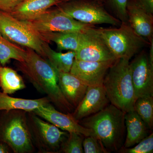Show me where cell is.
Listing matches in <instances>:
<instances>
[{
    "label": "cell",
    "instance_id": "cell-1",
    "mask_svg": "<svg viewBox=\"0 0 153 153\" xmlns=\"http://www.w3.org/2000/svg\"><path fill=\"white\" fill-rule=\"evenodd\" d=\"M26 50L25 60L17 63L18 69L38 91L47 95L57 109L64 113H72L74 108L60 90L57 71L33 49L26 48Z\"/></svg>",
    "mask_w": 153,
    "mask_h": 153
},
{
    "label": "cell",
    "instance_id": "cell-2",
    "mask_svg": "<svg viewBox=\"0 0 153 153\" xmlns=\"http://www.w3.org/2000/svg\"><path fill=\"white\" fill-rule=\"evenodd\" d=\"M126 112L108 104L95 114L81 120V125L91 129L108 152H118L126 138Z\"/></svg>",
    "mask_w": 153,
    "mask_h": 153
},
{
    "label": "cell",
    "instance_id": "cell-3",
    "mask_svg": "<svg viewBox=\"0 0 153 153\" xmlns=\"http://www.w3.org/2000/svg\"><path fill=\"white\" fill-rule=\"evenodd\" d=\"M103 85L111 104L126 113L134 110L137 98L129 60L120 58L116 60L105 75Z\"/></svg>",
    "mask_w": 153,
    "mask_h": 153
},
{
    "label": "cell",
    "instance_id": "cell-4",
    "mask_svg": "<svg viewBox=\"0 0 153 153\" xmlns=\"http://www.w3.org/2000/svg\"><path fill=\"white\" fill-rule=\"evenodd\" d=\"M26 113L20 110L6 111L0 122V141L14 153H32L34 150Z\"/></svg>",
    "mask_w": 153,
    "mask_h": 153
},
{
    "label": "cell",
    "instance_id": "cell-5",
    "mask_svg": "<svg viewBox=\"0 0 153 153\" xmlns=\"http://www.w3.org/2000/svg\"><path fill=\"white\" fill-rule=\"evenodd\" d=\"M117 59L130 60L150 43L138 35L128 22H121L117 28H96Z\"/></svg>",
    "mask_w": 153,
    "mask_h": 153
},
{
    "label": "cell",
    "instance_id": "cell-6",
    "mask_svg": "<svg viewBox=\"0 0 153 153\" xmlns=\"http://www.w3.org/2000/svg\"><path fill=\"white\" fill-rule=\"evenodd\" d=\"M105 5L97 0H73L55 6L67 16L82 23L94 26L108 24L119 27L121 22L108 13Z\"/></svg>",
    "mask_w": 153,
    "mask_h": 153
},
{
    "label": "cell",
    "instance_id": "cell-7",
    "mask_svg": "<svg viewBox=\"0 0 153 153\" xmlns=\"http://www.w3.org/2000/svg\"><path fill=\"white\" fill-rule=\"evenodd\" d=\"M0 33L12 43L30 48L44 58V40L24 21L0 11Z\"/></svg>",
    "mask_w": 153,
    "mask_h": 153
},
{
    "label": "cell",
    "instance_id": "cell-8",
    "mask_svg": "<svg viewBox=\"0 0 153 153\" xmlns=\"http://www.w3.org/2000/svg\"><path fill=\"white\" fill-rule=\"evenodd\" d=\"M25 22L39 36L54 32H83L88 28L95 27L94 25L76 21L56 7L55 9H49L34 19Z\"/></svg>",
    "mask_w": 153,
    "mask_h": 153
},
{
    "label": "cell",
    "instance_id": "cell-9",
    "mask_svg": "<svg viewBox=\"0 0 153 153\" xmlns=\"http://www.w3.org/2000/svg\"><path fill=\"white\" fill-rule=\"evenodd\" d=\"M27 120L33 142L44 152H56L68 132L45 121L33 112H28Z\"/></svg>",
    "mask_w": 153,
    "mask_h": 153
},
{
    "label": "cell",
    "instance_id": "cell-10",
    "mask_svg": "<svg viewBox=\"0 0 153 153\" xmlns=\"http://www.w3.org/2000/svg\"><path fill=\"white\" fill-rule=\"evenodd\" d=\"M96 28H89L83 32L82 44L75 52V59L88 62L117 60Z\"/></svg>",
    "mask_w": 153,
    "mask_h": 153
},
{
    "label": "cell",
    "instance_id": "cell-11",
    "mask_svg": "<svg viewBox=\"0 0 153 153\" xmlns=\"http://www.w3.org/2000/svg\"><path fill=\"white\" fill-rule=\"evenodd\" d=\"M132 81L137 99L153 96V65L145 50L138 53L130 63Z\"/></svg>",
    "mask_w": 153,
    "mask_h": 153
},
{
    "label": "cell",
    "instance_id": "cell-12",
    "mask_svg": "<svg viewBox=\"0 0 153 153\" xmlns=\"http://www.w3.org/2000/svg\"><path fill=\"white\" fill-rule=\"evenodd\" d=\"M31 112L64 131L68 133H77L84 137L91 135L95 136L91 129L81 125L74 118L72 114L64 113L58 111L50 103L40 107Z\"/></svg>",
    "mask_w": 153,
    "mask_h": 153
},
{
    "label": "cell",
    "instance_id": "cell-13",
    "mask_svg": "<svg viewBox=\"0 0 153 153\" xmlns=\"http://www.w3.org/2000/svg\"><path fill=\"white\" fill-rule=\"evenodd\" d=\"M116 60L88 62L74 59L70 72L88 86L102 85L108 69Z\"/></svg>",
    "mask_w": 153,
    "mask_h": 153
},
{
    "label": "cell",
    "instance_id": "cell-14",
    "mask_svg": "<svg viewBox=\"0 0 153 153\" xmlns=\"http://www.w3.org/2000/svg\"><path fill=\"white\" fill-rule=\"evenodd\" d=\"M109 102L103 84L88 86L83 98L71 114L79 122L98 112Z\"/></svg>",
    "mask_w": 153,
    "mask_h": 153
},
{
    "label": "cell",
    "instance_id": "cell-15",
    "mask_svg": "<svg viewBox=\"0 0 153 153\" xmlns=\"http://www.w3.org/2000/svg\"><path fill=\"white\" fill-rule=\"evenodd\" d=\"M128 23L134 31L150 43L153 40V15L128 0Z\"/></svg>",
    "mask_w": 153,
    "mask_h": 153
},
{
    "label": "cell",
    "instance_id": "cell-16",
    "mask_svg": "<svg viewBox=\"0 0 153 153\" xmlns=\"http://www.w3.org/2000/svg\"><path fill=\"white\" fill-rule=\"evenodd\" d=\"M57 74L60 90L75 109L85 95L88 86L70 72H57Z\"/></svg>",
    "mask_w": 153,
    "mask_h": 153
},
{
    "label": "cell",
    "instance_id": "cell-17",
    "mask_svg": "<svg viewBox=\"0 0 153 153\" xmlns=\"http://www.w3.org/2000/svg\"><path fill=\"white\" fill-rule=\"evenodd\" d=\"M60 3V0H25L10 13L20 21L32 20Z\"/></svg>",
    "mask_w": 153,
    "mask_h": 153
},
{
    "label": "cell",
    "instance_id": "cell-18",
    "mask_svg": "<svg viewBox=\"0 0 153 153\" xmlns=\"http://www.w3.org/2000/svg\"><path fill=\"white\" fill-rule=\"evenodd\" d=\"M125 118L126 134L123 147L130 148L147 136L149 128L134 110L126 113Z\"/></svg>",
    "mask_w": 153,
    "mask_h": 153
},
{
    "label": "cell",
    "instance_id": "cell-19",
    "mask_svg": "<svg viewBox=\"0 0 153 153\" xmlns=\"http://www.w3.org/2000/svg\"><path fill=\"white\" fill-rule=\"evenodd\" d=\"M50 103L47 97L37 99L16 98L0 91V111H9L12 110H20L31 112L36 108Z\"/></svg>",
    "mask_w": 153,
    "mask_h": 153
},
{
    "label": "cell",
    "instance_id": "cell-20",
    "mask_svg": "<svg viewBox=\"0 0 153 153\" xmlns=\"http://www.w3.org/2000/svg\"><path fill=\"white\" fill-rule=\"evenodd\" d=\"M40 36L46 42L55 43L58 50L76 52L82 44L83 32H54L42 34Z\"/></svg>",
    "mask_w": 153,
    "mask_h": 153
},
{
    "label": "cell",
    "instance_id": "cell-21",
    "mask_svg": "<svg viewBox=\"0 0 153 153\" xmlns=\"http://www.w3.org/2000/svg\"><path fill=\"white\" fill-rule=\"evenodd\" d=\"M44 59L48 61L57 72H69L75 59L76 53L69 51L66 53L57 52L45 42L43 46Z\"/></svg>",
    "mask_w": 153,
    "mask_h": 153
},
{
    "label": "cell",
    "instance_id": "cell-22",
    "mask_svg": "<svg viewBox=\"0 0 153 153\" xmlns=\"http://www.w3.org/2000/svg\"><path fill=\"white\" fill-rule=\"evenodd\" d=\"M0 87L4 93L11 94L24 89L26 85L22 76L16 70L0 66Z\"/></svg>",
    "mask_w": 153,
    "mask_h": 153
},
{
    "label": "cell",
    "instance_id": "cell-23",
    "mask_svg": "<svg viewBox=\"0 0 153 153\" xmlns=\"http://www.w3.org/2000/svg\"><path fill=\"white\" fill-rule=\"evenodd\" d=\"M26 56V49L4 37L0 33V63L4 66L11 59L23 62Z\"/></svg>",
    "mask_w": 153,
    "mask_h": 153
},
{
    "label": "cell",
    "instance_id": "cell-24",
    "mask_svg": "<svg viewBox=\"0 0 153 153\" xmlns=\"http://www.w3.org/2000/svg\"><path fill=\"white\" fill-rule=\"evenodd\" d=\"M134 110L146 124L149 129L153 127V96H144L137 99Z\"/></svg>",
    "mask_w": 153,
    "mask_h": 153
},
{
    "label": "cell",
    "instance_id": "cell-25",
    "mask_svg": "<svg viewBox=\"0 0 153 153\" xmlns=\"http://www.w3.org/2000/svg\"><path fill=\"white\" fill-rule=\"evenodd\" d=\"M84 137V136L77 133H68V137L61 144L59 152L84 153L82 142Z\"/></svg>",
    "mask_w": 153,
    "mask_h": 153
},
{
    "label": "cell",
    "instance_id": "cell-26",
    "mask_svg": "<svg viewBox=\"0 0 153 153\" xmlns=\"http://www.w3.org/2000/svg\"><path fill=\"white\" fill-rule=\"evenodd\" d=\"M120 153H152L153 152V134L141 140L133 148L122 147L117 152Z\"/></svg>",
    "mask_w": 153,
    "mask_h": 153
},
{
    "label": "cell",
    "instance_id": "cell-27",
    "mask_svg": "<svg viewBox=\"0 0 153 153\" xmlns=\"http://www.w3.org/2000/svg\"><path fill=\"white\" fill-rule=\"evenodd\" d=\"M128 0H105L108 6L115 17L121 22H128L126 6Z\"/></svg>",
    "mask_w": 153,
    "mask_h": 153
},
{
    "label": "cell",
    "instance_id": "cell-28",
    "mask_svg": "<svg viewBox=\"0 0 153 153\" xmlns=\"http://www.w3.org/2000/svg\"><path fill=\"white\" fill-rule=\"evenodd\" d=\"M82 147L85 153H108L101 143L94 136L84 137Z\"/></svg>",
    "mask_w": 153,
    "mask_h": 153
},
{
    "label": "cell",
    "instance_id": "cell-29",
    "mask_svg": "<svg viewBox=\"0 0 153 153\" xmlns=\"http://www.w3.org/2000/svg\"><path fill=\"white\" fill-rule=\"evenodd\" d=\"M25 0H0V11L10 13Z\"/></svg>",
    "mask_w": 153,
    "mask_h": 153
},
{
    "label": "cell",
    "instance_id": "cell-30",
    "mask_svg": "<svg viewBox=\"0 0 153 153\" xmlns=\"http://www.w3.org/2000/svg\"><path fill=\"white\" fill-rule=\"evenodd\" d=\"M136 4L153 15V0H131Z\"/></svg>",
    "mask_w": 153,
    "mask_h": 153
},
{
    "label": "cell",
    "instance_id": "cell-31",
    "mask_svg": "<svg viewBox=\"0 0 153 153\" xmlns=\"http://www.w3.org/2000/svg\"><path fill=\"white\" fill-rule=\"evenodd\" d=\"M8 146L4 143H0V153H8L10 152Z\"/></svg>",
    "mask_w": 153,
    "mask_h": 153
},
{
    "label": "cell",
    "instance_id": "cell-32",
    "mask_svg": "<svg viewBox=\"0 0 153 153\" xmlns=\"http://www.w3.org/2000/svg\"><path fill=\"white\" fill-rule=\"evenodd\" d=\"M73 1V0H60V3L65 2L69 1ZM97 1H100L104 3L105 5V0H97Z\"/></svg>",
    "mask_w": 153,
    "mask_h": 153
}]
</instances>
